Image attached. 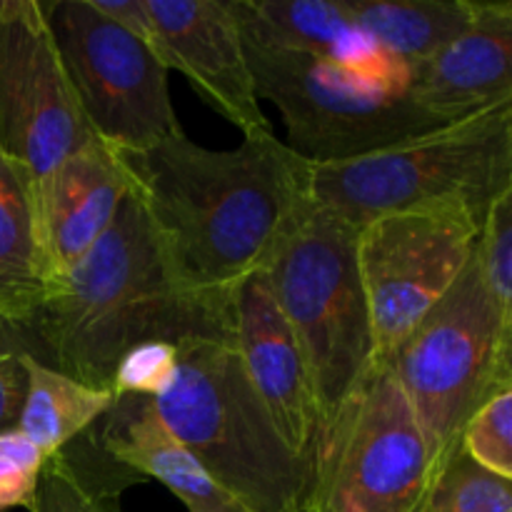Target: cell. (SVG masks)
I'll list each match as a JSON object with an SVG mask.
<instances>
[{
    "instance_id": "cell-22",
    "label": "cell",
    "mask_w": 512,
    "mask_h": 512,
    "mask_svg": "<svg viewBox=\"0 0 512 512\" xmlns=\"http://www.w3.org/2000/svg\"><path fill=\"white\" fill-rule=\"evenodd\" d=\"M418 512H512V483L458 450L430 483Z\"/></svg>"
},
{
    "instance_id": "cell-7",
    "label": "cell",
    "mask_w": 512,
    "mask_h": 512,
    "mask_svg": "<svg viewBox=\"0 0 512 512\" xmlns=\"http://www.w3.org/2000/svg\"><path fill=\"white\" fill-rule=\"evenodd\" d=\"M245 53L255 95L278 108L285 145L310 165L360 158L443 125L415 103L408 85L365 80L328 60L250 43Z\"/></svg>"
},
{
    "instance_id": "cell-18",
    "label": "cell",
    "mask_w": 512,
    "mask_h": 512,
    "mask_svg": "<svg viewBox=\"0 0 512 512\" xmlns=\"http://www.w3.org/2000/svg\"><path fill=\"white\" fill-rule=\"evenodd\" d=\"M48 288L33 180L0 150V323L25 328Z\"/></svg>"
},
{
    "instance_id": "cell-10",
    "label": "cell",
    "mask_w": 512,
    "mask_h": 512,
    "mask_svg": "<svg viewBox=\"0 0 512 512\" xmlns=\"http://www.w3.org/2000/svg\"><path fill=\"white\" fill-rule=\"evenodd\" d=\"M308 458L378 512H418L433 460L390 363H373L318 430Z\"/></svg>"
},
{
    "instance_id": "cell-14",
    "label": "cell",
    "mask_w": 512,
    "mask_h": 512,
    "mask_svg": "<svg viewBox=\"0 0 512 512\" xmlns=\"http://www.w3.org/2000/svg\"><path fill=\"white\" fill-rule=\"evenodd\" d=\"M130 188L120 150L95 135L53 170L35 200L50 283L108 233Z\"/></svg>"
},
{
    "instance_id": "cell-25",
    "label": "cell",
    "mask_w": 512,
    "mask_h": 512,
    "mask_svg": "<svg viewBox=\"0 0 512 512\" xmlns=\"http://www.w3.org/2000/svg\"><path fill=\"white\" fill-rule=\"evenodd\" d=\"M178 355V345L165 343V340L135 345L120 358L110 390L115 398H125V395L150 400L158 398L173 380Z\"/></svg>"
},
{
    "instance_id": "cell-24",
    "label": "cell",
    "mask_w": 512,
    "mask_h": 512,
    "mask_svg": "<svg viewBox=\"0 0 512 512\" xmlns=\"http://www.w3.org/2000/svg\"><path fill=\"white\" fill-rule=\"evenodd\" d=\"M475 260L495 308L512 323V190H505L490 205L475 245Z\"/></svg>"
},
{
    "instance_id": "cell-27",
    "label": "cell",
    "mask_w": 512,
    "mask_h": 512,
    "mask_svg": "<svg viewBox=\"0 0 512 512\" xmlns=\"http://www.w3.org/2000/svg\"><path fill=\"white\" fill-rule=\"evenodd\" d=\"M305 463H308V480H305L298 512H378L363 503L358 495L350 493L345 485H340L318 463H313L310 458H305Z\"/></svg>"
},
{
    "instance_id": "cell-23",
    "label": "cell",
    "mask_w": 512,
    "mask_h": 512,
    "mask_svg": "<svg viewBox=\"0 0 512 512\" xmlns=\"http://www.w3.org/2000/svg\"><path fill=\"white\" fill-rule=\"evenodd\" d=\"M460 453L512 483V390L485 400L460 433Z\"/></svg>"
},
{
    "instance_id": "cell-8",
    "label": "cell",
    "mask_w": 512,
    "mask_h": 512,
    "mask_svg": "<svg viewBox=\"0 0 512 512\" xmlns=\"http://www.w3.org/2000/svg\"><path fill=\"white\" fill-rule=\"evenodd\" d=\"M485 215L468 203L400 210L360 225L355 238L373 360L390 363L468 268Z\"/></svg>"
},
{
    "instance_id": "cell-13",
    "label": "cell",
    "mask_w": 512,
    "mask_h": 512,
    "mask_svg": "<svg viewBox=\"0 0 512 512\" xmlns=\"http://www.w3.org/2000/svg\"><path fill=\"white\" fill-rule=\"evenodd\" d=\"M233 343L255 395L298 458L318 435V405L293 330L258 273L230 293Z\"/></svg>"
},
{
    "instance_id": "cell-17",
    "label": "cell",
    "mask_w": 512,
    "mask_h": 512,
    "mask_svg": "<svg viewBox=\"0 0 512 512\" xmlns=\"http://www.w3.org/2000/svg\"><path fill=\"white\" fill-rule=\"evenodd\" d=\"M98 443L115 463L133 470L138 478L163 483L188 512H245L165 428L148 398H115Z\"/></svg>"
},
{
    "instance_id": "cell-11",
    "label": "cell",
    "mask_w": 512,
    "mask_h": 512,
    "mask_svg": "<svg viewBox=\"0 0 512 512\" xmlns=\"http://www.w3.org/2000/svg\"><path fill=\"white\" fill-rule=\"evenodd\" d=\"M88 138L50 28V3L0 0V150L28 170L35 200Z\"/></svg>"
},
{
    "instance_id": "cell-26",
    "label": "cell",
    "mask_w": 512,
    "mask_h": 512,
    "mask_svg": "<svg viewBox=\"0 0 512 512\" xmlns=\"http://www.w3.org/2000/svg\"><path fill=\"white\" fill-rule=\"evenodd\" d=\"M45 455L20 430L0 433V512L33 505Z\"/></svg>"
},
{
    "instance_id": "cell-4",
    "label": "cell",
    "mask_w": 512,
    "mask_h": 512,
    "mask_svg": "<svg viewBox=\"0 0 512 512\" xmlns=\"http://www.w3.org/2000/svg\"><path fill=\"white\" fill-rule=\"evenodd\" d=\"M512 190V100L390 148L310 165V193L353 228L400 210L468 203L480 215Z\"/></svg>"
},
{
    "instance_id": "cell-28",
    "label": "cell",
    "mask_w": 512,
    "mask_h": 512,
    "mask_svg": "<svg viewBox=\"0 0 512 512\" xmlns=\"http://www.w3.org/2000/svg\"><path fill=\"white\" fill-rule=\"evenodd\" d=\"M23 398L25 370L20 365V353L0 350V433L15 428Z\"/></svg>"
},
{
    "instance_id": "cell-6",
    "label": "cell",
    "mask_w": 512,
    "mask_h": 512,
    "mask_svg": "<svg viewBox=\"0 0 512 512\" xmlns=\"http://www.w3.org/2000/svg\"><path fill=\"white\" fill-rule=\"evenodd\" d=\"M433 460V480L460 450L470 415L512 390V323L500 315L470 258L453 288L390 358Z\"/></svg>"
},
{
    "instance_id": "cell-1",
    "label": "cell",
    "mask_w": 512,
    "mask_h": 512,
    "mask_svg": "<svg viewBox=\"0 0 512 512\" xmlns=\"http://www.w3.org/2000/svg\"><path fill=\"white\" fill-rule=\"evenodd\" d=\"M120 155L170 273L198 298H230L313 203L310 163L273 130L233 150L180 133Z\"/></svg>"
},
{
    "instance_id": "cell-2",
    "label": "cell",
    "mask_w": 512,
    "mask_h": 512,
    "mask_svg": "<svg viewBox=\"0 0 512 512\" xmlns=\"http://www.w3.org/2000/svg\"><path fill=\"white\" fill-rule=\"evenodd\" d=\"M25 328L38 335L50 368L113 393V373L130 348L230 335L233 315L230 298H198L180 288L130 188L108 233L50 283Z\"/></svg>"
},
{
    "instance_id": "cell-3",
    "label": "cell",
    "mask_w": 512,
    "mask_h": 512,
    "mask_svg": "<svg viewBox=\"0 0 512 512\" xmlns=\"http://www.w3.org/2000/svg\"><path fill=\"white\" fill-rule=\"evenodd\" d=\"M178 353L170 385L148 398L155 415L245 512H298L308 463L275 430L233 333L188 338Z\"/></svg>"
},
{
    "instance_id": "cell-16",
    "label": "cell",
    "mask_w": 512,
    "mask_h": 512,
    "mask_svg": "<svg viewBox=\"0 0 512 512\" xmlns=\"http://www.w3.org/2000/svg\"><path fill=\"white\" fill-rule=\"evenodd\" d=\"M230 8L245 43L328 60L365 80L408 85L410 70L355 28L345 0H230Z\"/></svg>"
},
{
    "instance_id": "cell-12",
    "label": "cell",
    "mask_w": 512,
    "mask_h": 512,
    "mask_svg": "<svg viewBox=\"0 0 512 512\" xmlns=\"http://www.w3.org/2000/svg\"><path fill=\"white\" fill-rule=\"evenodd\" d=\"M153 50L165 68L183 73L200 98L243 133H268L255 95L243 33L230 0H145Z\"/></svg>"
},
{
    "instance_id": "cell-5",
    "label": "cell",
    "mask_w": 512,
    "mask_h": 512,
    "mask_svg": "<svg viewBox=\"0 0 512 512\" xmlns=\"http://www.w3.org/2000/svg\"><path fill=\"white\" fill-rule=\"evenodd\" d=\"M355 238L358 228L313 200L258 270L303 353L318 430L373 363Z\"/></svg>"
},
{
    "instance_id": "cell-19",
    "label": "cell",
    "mask_w": 512,
    "mask_h": 512,
    "mask_svg": "<svg viewBox=\"0 0 512 512\" xmlns=\"http://www.w3.org/2000/svg\"><path fill=\"white\" fill-rule=\"evenodd\" d=\"M345 8L355 28L408 70L463 33L478 13L475 0H345Z\"/></svg>"
},
{
    "instance_id": "cell-21",
    "label": "cell",
    "mask_w": 512,
    "mask_h": 512,
    "mask_svg": "<svg viewBox=\"0 0 512 512\" xmlns=\"http://www.w3.org/2000/svg\"><path fill=\"white\" fill-rule=\"evenodd\" d=\"M130 483H138V475L115 463L98 435L73 440L45 460L30 512H120L118 498Z\"/></svg>"
},
{
    "instance_id": "cell-15",
    "label": "cell",
    "mask_w": 512,
    "mask_h": 512,
    "mask_svg": "<svg viewBox=\"0 0 512 512\" xmlns=\"http://www.w3.org/2000/svg\"><path fill=\"white\" fill-rule=\"evenodd\" d=\"M415 103L448 125L512 100V3H478L473 23L415 65Z\"/></svg>"
},
{
    "instance_id": "cell-20",
    "label": "cell",
    "mask_w": 512,
    "mask_h": 512,
    "mask_svg": "<svg viewBox=\"0 0 512 512\" xmlns=\"http://www.w3.org/2000/svg\"><path fill=\"white\" fill-rule=\"evenodd\" d=\"M20 365L25 370V398L15 430L45 458L68 448L113 408V393L78 383L30 353H20Z\"/></svg>"
},
{
    "instance_id": "cell-9",
    "label": "cell",
    "mask_w": 512,
    "mask_h": 512,
    "mask_svg": "<svg viewBox=\"0 0 512 512\" xmlns=\"http://www.w3.org/2000/svg\"><path fill=\"white\" fill-rule=\"evenodd\" d=\"M50 28L90 133L120 153L183 133L168 73L150 45L100 15L90 0L50 3Z\"/></svg>"
},
{
    "instance_id": "cell-29",
    "label": "cell",
    "mask_w": 512,
    "mask_h": 512,
    "mask_svg": "<svg viewBox=\"0 0 512 512\" xmlns=\"http://www.w3.org/2000/svg\"><path fill=\"white\" fill-rule=\"evenodd\" d=\"M93 8L108 20H113L118 28L128 30L138 40L153 48V20H150L148 3L145 0H90Z\"/></svg>"
}]
</instances>
